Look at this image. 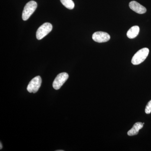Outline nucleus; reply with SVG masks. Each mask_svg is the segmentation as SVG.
<instances>
[{
  "label": "nucleus",
  "mask_w": 151,
  "mask_h": 151,
  "mask_svg": "<svg viewBox=\"0 0 151 151\" xmlns=\"http://www.w3.org/2000/svg\"><path fill=\"white\" fill-rule=\"evenodd\" d=\"M68 77V74L65 72H63L58 74L52 84L54 89L56 90L60 89V87L65 83Z\"/></svg>",
  "instance_id": "39448f33"
},
{
  "label": "nucleus",
  "mask_w": 151,
  "mask_h": 151,
  "mask_svg": "<svg viewBox=\"0 0 151 151\" xmlns=\"http://www.w3.org/2000/svg\"><path fill=\"white\" fill-rule=\"evenodd\" d=\"M57 151H63V150H57Z\"/></svg>",
  "instance_id": "ddd939ff"
},
{
  "label": "nucleus",
  "mask_w": 151,
  "mask_h": 151,
  "mask_svg": "<svg viewBox=\"0 0 151 151\" xmlns=\"http://www.w3.org/2000/svg\"><path fill=\"white\" fill-rule=\"evenodd\" d=\"M60 2L62 3L65 8L69 9H73L74 8V3L72 0H60Z\"/></svg>",
  "instance_id": "9d476101"
},
{
  "label": "nucleus",
  "mask_w": 151,
  "mask_h": 151,
  "mask_svg": "<svg viewBox=\"0 0 151 151\" xmlns=\"http://www.w3.org/2000/svg\"><path fill=\"white\" fill-rule=\"evenodd\" d=\"M143 125L144 124L141 122L135 123L132 129L128 132V135L129 136H133L138 134L139 131L143 128Z\"/></svg>",
  "instance_id": "6e6552de"
},
{
  "label": "nucleus",
  "mask_w": 151,
  "mask_h": 151,
  "mask_svg": "<svg viewBox=\"0 0 151 151\" xmlns=\"http://www.w3.org/2000/svg\"><path fill=\"white\" fill-rule=\"evenodd\" d=\"M139 27L138 26L132 27L127 32V37L130 39L134 38L139 35Z\"/></svg>",
  "instance_id": "1a4fd4ad"
},
{
  "label": "nucleus",
  "mask_w": 151,
  "mask_h": 151,
  "mask_svg": "<svg viewBox=\"0 0 151 151\" xmlns=\"http://www.w3.org/2000/svg\"><path fill=\"white\" fill-rule=\"evenodd\" d=\"M146 113L150 114L151 113V100L149 101L148 104L146 105L145 110Z\"/></svg>",
  "instance_id": "9b49d317"
},
{
  "label": "nucleus",
  "mask_w": 151,
  "mask_h": 151,
  "mask_svg": "<svg viewBox=\"0 0 151 151\" xmlns=\"http://www.w3.org/2000/svg\"><path fill=\"white\" fill-rule=\"evenodd\" d=\"M92 37L94 41L99 43L107 42L111 39V36L108 33L100 31L94 32Z\"/></svg>",
  "instance_id": "423d86ee"
},
{
  "label": "nucleus",
  "mask_w": 151,
  "mask_h": 151,
  "mask_svg": "<svg viewBox=\"0 0 151 151\" xmlns=\"http://www.w3.org/2000/svg\"><path fill=\"white\" fill-rule=\"evenodd\" d=\"M42 83V79L40 76H38L32 79L28 85L27 90L29 93H35L40 88Z\"/></svg>",
  "instance_id": "20e7f679"
},
{
  "label": "nucleus",
  "mask_w": 151,
  "mask_h": 151,
  "mask_svg": "<svg viewBox=\"0 0 151 151\" xmlns=\"http://www.w3.org/2000/svg\"><path fill=\"white\" fill-rule=\"evenodd\" d=\"M37 4L34 1H30L25 6L23 11L22 18L24 21H27L34 12L37 7Z\"/></svg>",
  "instance_id": "f03ea898"
},
{
  "label": "nucleus",
  "mask_w": 151,
  "mask_h": 151,
  "mask_svg": "<svg viewBox=\"0 0 151 151\" xmlns=\"http://www.w3.org/2000/svg\"><path fill=\"white\" fill-rule=\"evenodd\" d=\"M52 29V25L50 23L46 22L42 25L39 27L36 32V37L38 40H40L46 36Z\"/></svg>",
  "instance_id": "7ed1b4c3"
},
{
  "label": "nucleus",
  "mask_w": 151,
  "mask_h": 151,
  "mask_svg": "<svg viewBox=\"0 0 151 151\" xmlns=\"http://www.w3.org/2000/svg\"><path fill=\"white\" fill-rule=\"evenodd\" d=\"M149 53L148 48H143L141 49L135 53L132 58V63L133 65H137L145 61V60L147 57Z\"/></svg>",
  "instance_id": "f257e3e1"
},
{
  "label": "nucleus",
  "mask_w": 151,
  "mask_h": 151,
  "mask_svg": "<svg viewBox=\"0 0 151 151\" xmlns=\"http://www.w3.org/2000/svg\"><path fill=\"white\" fill-rule=\"evenodd\" d=\"M130 8L135 12L139 14L145 13L147 9L136 1H132L129 4Z\"/></svg>",
  "instance_id": "0eeeda50"
},
{
  "label": "nucleus",
  "mask_w": 151,
  "mask_h": 151,
  "mask_svg": "<svg viewBox=\"0 0 151 151\" xmlns=\"http://www.w3.org/2000/svg\"><path fill=\"white\" fill-rule=\"evenodd\" d=\"M0 144H1V148H0V149L1 150L2 148V145L1 143Z\"/></svg>",
  "instance_id": "f8f14e48"
}]
</instances>
